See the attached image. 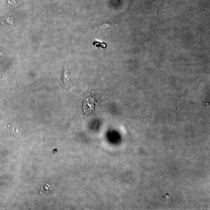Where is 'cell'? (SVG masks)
I'll return each mask as SVG.
<instances>
[{"mask_svg": "<svg viewBox=\"0 0 210 210\" xmlns=\"http://www.w3.org/2000/svg\"><path fill=\"white\" fill-rule=\"evenodd\" d=\"M115 26V25L113 24V23H105V24H103L97 27V28H112L114 27Z\"/></svg>", "mask_w": 210, "mask_h": 210, "instance_id": "obj_1", "label": "cell"}]
</instances>
